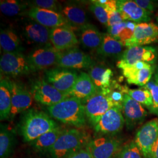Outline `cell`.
Returning <instances> with one entry per match:
<instances>
[{"label":"cell","mask_w":158,"mask_h":158,"mask_svg":"<svg viewBox=\"0 0 158 158\" xmlns=\"http://www.w3.org/2000/svg\"><path fill=\"white\" fill-rule=\"evenodd\" d=\"M93 60L90 56L76 48L63 51L57 65L59 68L81 69L90 67Z\"/></svg>","instance_id":"ac0fdd59"},{"label":"cell","mask_w":158,"mask_h":158,"mask_svg":"<svg viewBox=\"0 0 158 158\" xmlns=\"http://www.w3.org/2000/svg\"><path fill=\"white\" fill-rule=\"evenodd\" d=\"M125 94H127L136 102L141 104L149 110L152 106V97L151 92L144 87L139 89H129L127 87H123Z\"/></svg>","instance_id":"4dcf8cb0"},{"label":"cell","mask_w":158,"mask_h":158,"mask_svg":"<svg viewBox=\"0 0 158 158\" xmlns=\"http://www.w3.org/2000/svg\"><path fill=\"white\" fill-rule=\"evenodd\" d=\"M61 14L68 21L72 30L74 28L80 29L87 23L85 11L77 6H66Z\"/></svg>","instance_id":"d4e9b609"},{"label":"cell","mask_w":158,"mask_h":158,"mask_svg":"<svg viewBox=\"0 0 158 158\" xmlns=\"http://www.w3.org/2000/svg\"><path fill=\"white\" fill-rule=\"evenodd\" d=\"M14 145V136L5 125H1L0 158H8L11 154Z\"/></svg>","instance_id":"f546056e"},{"label":"cell","mask_w":158,"mask_h":158,"mask_svg":"<svg viewBox=\"0 0 158 158\" xmlns=\"http://www.w3.org/2000/svg\"><path fill=\"white\" fill-rule=\"evenodd\" d=\"M143 87L151 92L152 97V106L149 110L158 116V85L154 80H151Z\"/></svg>","instance_id":"e575fe53"},{"label":"cell","mask_w":158,"mask_h":158,"mask_svg":"<svg viewBox=\"0 0 158 158\" xmlns=\"http://www.w3.org/2000/svg\"><path fill=\"white\" fill-rule=\"evenodd\" d=\"M0 70L1 74L11 76L27 74L33 72L27 57L21 52L4 53L0 59Z\"/></svg>","instance_id":"8992f818"},{"label":"cell","mask_w":158,"mask_h":158,"mask_svg":"<svg viewBox=\"0 0 158 158\" xmlns=\"http://www.w3.org/2000/svg\"><path fill=\"white\" fill-rule=\"evenodd\" d=\"M117 67L123 70V73L131 85L145 86L150 81L153 73V68L148 63L138 62L128 65L118 62Z\"/></svg>","instance_id":"52a82bcc"},{"label":"cell","mask_w":158,"mask_h":158,"mask_svg":"<svg viewBox=\"0 0 158 158\" xmlns=\"http://www.w3.org/2000/svg\"><path fill=\"white\" fill-rule=\"evenodd\" d=\"M154 80L155 81V82L158 85V66L155 70V74H154Z\"/></svg>","instance_id":"7bdbcfd3"},{"label":"cell","mask_w":158,"mask_h":158,"mask_svg":"<svg viewBox=\"0 0 158 158\" xmlns=\"http://www.w3.org/2000/svg\"><path fill=\"white\" fill-rule=\"evenodd\" d=\"M51 43L55 48L63 52L74 48L78 40L71 29L58 27L51 29Z\"/></svg>","instance_id":"ffe728a7"},{"label":"cell","mask_w":158,"mask_h":158,"mask_svg":"<svg viewBox=\"0 0 158 158\" xmlns=\"http://www.w3.org/2000/svg\"><path fill=\"white\" fill-rule=\"evenodd\" d=\"M158 41V26L153 23H138L130 40L125 42L126 47L142 46Z\"/></svg>","instance_id":"8fae6325"},{"label":"cell","mask_w":158,"mask_h":158,"mask_svg":"<svg viewBox=\"0 0 158 158\" xmlns=\"http://www.w3.org/2000/svg\"><path fill=\"white\" fill-rule=\"evenodd\" d=\"M143 156L135 142H131L121 149L117 158H143Z\"/></svg>","instance_id":"d6a6232c"},{"label":"cell","mask_w":158,"mask_h":158,"mask_svg":"<svg viewBox=\"0 0 158 158\" xmlns=\"http://www.w3.org/2000/svg\"><path fill=\"white\" fill-rule=\"evenodd\" d=\"M96 4L102 6L107 11L108 15L117 10V1L114 0H96L93 1Z\"/></svg>","instance_id":"74e56055"},{"label":"cell","mask_w":158,"mask_h":158,"mask_svg":"<svg viewBox=\"0 0 158 158\" xmlns=\"http://www.w3.org/2000/svg\"><path fill=\"white\" fill-rule=\"evenodd\" d=\"M150 158H158V138L152 148Z\"/></svg>","instance_id":"b9f144b4"},{"label":"cell","mask_w":158,"mask_h":158,"mask_svg":"<svg viewBox=\"0 0 158 158\" xmlns=\"http://www.w3.org/2000/svg\"><path fill=\"white\" fill-rule=\"evenodd\" d=\"M134 1L138 6H141L142 8L150 12L154 11L157 8L158 5L156 2L149 0H136Z\"/></svg>","instance_id":"f35d334b"},{"label":"cell","mask_w":158,"mask_h":158,"mask_svg":"<svg viewBox=\"0 0 158 158\" xmlns=\"http://www.w3.org/2000/svg\"><path fill=\"white\" fill-rule=\"evenodd\" d=\"M80 29V40L83 45L91 49L98 50L102 45L104 35L93 25L87 23Z\"/></svg>","instance_id":"603a6c76"},{"label":"cell","mask_w":158,"mask_h":158,"mask_svg":"<svg viewBox=\"0 0 158 158\" xmlns=\"http://www.w3.org/2000/svg\"><path fill=\"white\" fill-rule=\"evenodd\" d=\"M66 158H93L91 156L90 152L87 148L85 147L79 151L74 153Z\"/></svg>","instance_id":"60d3db41"},{"label":"cell","mask_w":158,"mask_h":158,"mask_svg":"<svg viewBox=\"0 0 158 158\" xmlns=\"http://www.w3.org/2000/svg\"><path fill=\"white\" fill-rule=\"evenodd\" d=\"M117 6L124 21L141 23L151 20V12L142 8L134 1L118 0Z\"/></svg>","instance_id":"e0dca14e"},{"label":"cell","mask_w":158,"mask_h":158,"mask_svg":"<svg viewBox=\"0 0 158 158\" xmlns=\"http://www.w3.org/2000/svg\"><path fill=\"white\" fill-rule=\"evenodd\" d=\"M138 23L131 21H123L108 27V33L113 38L123 42L130 40Z\"/></svg>","instance_id":"4316f807"},{"label":"cell","mask_w":158,"mask_h":158,"mask_svg":"<svg viewBox=\"0 0 158 158\" xmlns=\"http://www.w3.org/2000/svg\"><path fill=\"white\" fill-rule=\"evenodd\" d=\"M78 76L74 70L64 68H54L45 71L44 80L57 90L69 95Z\"/></svg>","instance_id":"5b68a950"},{"label":"cell","mask_w":158,"mask_h":158,"mask_svg":"<svg viewBox=\"0 0 158 158\" xmlns=\"http://www.w3.org/2000/svg\"><path fill=\"white\" fill-rule=\"evenodd\" d=\"M64 130L59 127L40 136L36 139L31 142V145L35 150L47 152L56 143L57 139Z\"/></svg>","instance_id":"484cf974"},{"label":"cell","mask_w":158,"mask_h":158,"mask_svg":"<svg viewBox=\"0 0 158 158\" xmlns=\"http://www.w3.org/2000/svg\"><path fill=\"white\" fill-rule=\"evenodd\" d=\"M0 45L4 53L21 52V41L13 31L9 29H1Z\"/></svg>","instance_id":"83f0119b"},{"label":"cell","mask_w":158,"mask_h":158,"mask_svg":"<svg viewBox=\"0 0 158 158\" xmlns=\"http://www.w3.org/2000/svg\"><path fill=\"white\" fill-rule=\"evenodd\" d=\"M58 127L56 123L46 113L31 109L23 114L19 129L23 140L31 142Z\"/></svg>","instance_id":"6da1fadb"},{"label":"cell","mask_w":158,"mask_h":158,"mask_svg":"<svg viewBox=\"0 0 158 158\" xmlns=\"http://www.w3.org/2000/svg\"><path fill=\"white\" fill-rule=\"evenodd\" d=\"M32 7L38 8L57 12V6L56 1L53 0H35L31 2Z\"/></svg>","instance_id":"8d00e7d4"},{"label":"cell","mask_w":158,"mask_h":158,"mask_svg":"<svg viewBox=\"0 0 158 158\" xmlns=\"http://www.w3.org/2000/svg\"><path fill=\"white\" fill-rule=\"evenodd\" d=\"M31 93L34 100L48 107L55 105L70 97L42 79L36 80L32 83Z\"/></svg>","instance_id":"277c9868"},{"label":"cell","mask_w":158,"mask_h":158,"mask_svg":"<svg viewBox=\"0 0 158 158\" xmlns=\"http://www.w3.org/2000/svg\"><path fill=\"white\" fill-rule=\"evenodd\" d=\"M158 138V119H153L137 131L135 143L145 158H150L151 150Z\"/></svg>","instance_id":"9c48e42d"},{"label":"cell","mask_w":158,"mask_h":158,"mask_svg":"<svg viewBox=\"0 0 158 158\" xmlns=\"http://www.w3.org/2000/svg\"><path fill=\"white\" fill-rule=\"evenodd\" d=\"M89 137L76 129L64 130L56 143L47 152L50 158H66L87 147Z\"/></svg>","instance_id":"3957f363"},{"label":"cell","mask_w":158,"mask_h":158,"mask_svg":"<svg viewBox=\"0 0 158 158\" xmlns=\"http://www.w3.org/2000/svg\"><path fill=\"white\" fill-rule=\"evenodd\" d=\"M125 123L121 109L114 107L102 116L94 129L96 132L104 134H115L123 129Z\"/></svg>","instance_id":"7c38bea8"},{"label":"cell","mask_w":158,"mask_h":158,"mask_svg":"<svg viewBox=\"0 0 158 158\" xmlns=\"http://www.w3.org/2000/svg\"><path fill=\"white\" fill-rule=\"evenodd\" d=\"M85 115L91 123L96 125L102 116L111 108L115 107L111 98L102 93H97L85 101Z\"/></svg>","instance_id":"30bf717a"},{"label":"cell","mask_w":158,"mask_h":158,"mask_svg":"<svg viewBox=\"0 0 158 158\" xmlns=\"http://www.w3.org/2000/svg\"><path fill=\"white\" fill-rule=\"evenodd\" d=\"M96 94H97V91L89 74L82 72L78 76V78L69 95L81 101H87Z\"/></svg>","instance_id":"44dd1931"},{"label":"cell","mask_w":158,"mask_h":158,"mask_svg":"<svg viewBox=\"0 0 158 158\" xmlns=\"http://www.w3.org/2000/svg\"><path fill=\"white\" fill-rule=\"evenodd\" d=\"M106 69L96 66L91 68L89 74L96 87L97 93H102V76Z\"/></svg>","instance_id":"836d02e7"},{"label":"cell","mask_w":158,"mask_h":158,"mask_svg":"<svg viewBox=\"0 0 158 158\" xmlns=\"http://www.w3.org/2000/svg\"><path fill=\"white\" fill-rule=\"evenodd\" d=\"M121 144L118 140L102 137L89 142L87 147L93 158H114L121 151Z\"/></svg>","instance_id":"9a60e30c"},{"label":"cell","mask_w":158,"mask_h":158,"mask_svg":"<svg viewBox=\"0 0 158 158\" xmlns=\"http://www.w3.org/2000/svg\"><path fill=\"white\" fill-rule=\"evenodd\" d=\"M62 51H59L52 45H45L32 52L27 56L32 71L50 68L57 64Z\"/></svg>","instance_id":"ba28073f"},{"label":"cell","mask_w":158,"mask_h":158,"mask_svg":"<svg viewBox=\"0 0 158 158\" xmlns=\"http://www.w3.org/2000/svg\"><path fill=\"white\" fill-rule=\"evenodd\" d=\"M123 19L122 17L118 10L114 11L108 15V27H112L119 23L123 22Z\"/></svg>","instance_id":"ab89813d"},{"label":"cell","mask_w":158,"mask_h":158,"mask_svg":"<svg viewBox=\"0 0 158 158\" xmlns=\"http://www.w3.org/2000/svg\"><path fill=\"white\" fill-rule=\"evenodd\" d=\"M51 117L63 123L81 128L85 124V106L81 101L69 97L55 105L47 107Z\"/></svg>","instance_id":"7a4b0ae2"},{"label":"cell","mask_w":158,"mask_h":158,"mask_svg":"<svg viewBox=\"0 0 158 158\" xmlns=\"http://www.w3.org/2000/svg\"><path fill=\"white\" fill-rule=\"evenodd\" d=\"M25 8V6L16 0H6L0 1L1 11L8 17L15 16L21 13Z\"/></svg>","instance_id":"1f68e13d"},{"label":"cell","mask_w":158,"mask_h":158,"mask_svg":"<svg viewBox=\"0 0 158 158\" xmlns=\"http://www.w3.org/2000/svg\"><path fill=\"white\" fill-rule=\"evenodd\" d=\"M28 13L29 16L34 21L47 28L52 29L58 27H66L71 29L68 21L61 13L34 7H31Z\"/></svg>","instance_id":"5bb4252c"},{"label":"cell","mask_w":158,"mask_h":158,"mask_svg":"<svg viewBox=\"0 0 158 158\" xmlns=\"http://www.w3.org/2000/svg\"><path fill=\"white\" fill-rule=\"evenodd\" d=\"M125 46L124 44L115 40L109 34H104L102 45L97 52L104 56H112L120 54Z\"/></svg>","instance_id":"f1b7e54d"},{"label":"cell","mask_w":158,"mask_h":158,"mask_svg":"<svg viewBox=\"0 0 158 158\" xmlns=\"http://www.w3.org/2000/svg\"><path fill=\"white\" fill-rule=\"evenodd\" d=\"M156 59V51L151 46H134L125 50L119 62L131 65L138 62L153 64Z\"/></svg>","instance_id":"d6986e66"},{"label":"cell","mask_w":158,"mask_h":158,"mask_svg":"<svg viewBox=\"0 0 158 158\" xmlns=\"http://www.w3.org/2000/svg\"><path fill=\"white\" fill-rule=\"evenodd\" d=\"M24 33L30 41L41 45H51V29L35 21L27 23L24 26Z\"/></svg>","instance_id":"7402d4cb"},{"label":"cell","mask_w":158,"mask_h":158,"mask_svg":"<svg viewBox=\"0 0 158 158\" xmlns=\"http://www.w3.org/2000/svg\"><path fill=\"white\" fill-rule=\"evenodd\" d=\"M89 9L94 14L100 23L108 27V14L102 6L96 4L92 1L91 4L89 6Z\"/></svg>","instance_id":"d590c367"},{"label":"cell","mask_w":158,"mask_h":158,"mask_svg":"<svg viewBox=\"0 0 158 158\" xmlns=\"http://www.w3.org/2000/svg\"><path fill=\"white\" fill-rule=\"evenodd\" d=\"M122 113L128 129H132L143 122L148 113L141 104L125 94L122 104Z\"/></svg>","instance_id":"4fadbf2b"},{"label":"cell","mask_w":158,"mask_h":158,"mask_svg":"<svg viewBox=\"0 0 158 158\" xmlns=\"http://www.w3.org/2000/svg\"><path fill=\"white\" fill-rule=\"evenodd\" d=\"M11 99L10 81L1 79L0 83V118L1 121L10 118Z\"/></svg>","instance_id":"cb8c5ba5"},{"label":"cell","mask_w":158,"mask_h":158,"mask_svg":"<svg viewBox=\"0 0 158 158\" xmlns=\"http://www.w3.org/2000/svg\"><path fill=\"white\" fill-rule=\"evenodd\" d=\"M11 90V119L16 115L27 110L32 104L33 97L22 84L10 81Z\"/></svg>","instance_id":"2e32d148"}]
</instances>
